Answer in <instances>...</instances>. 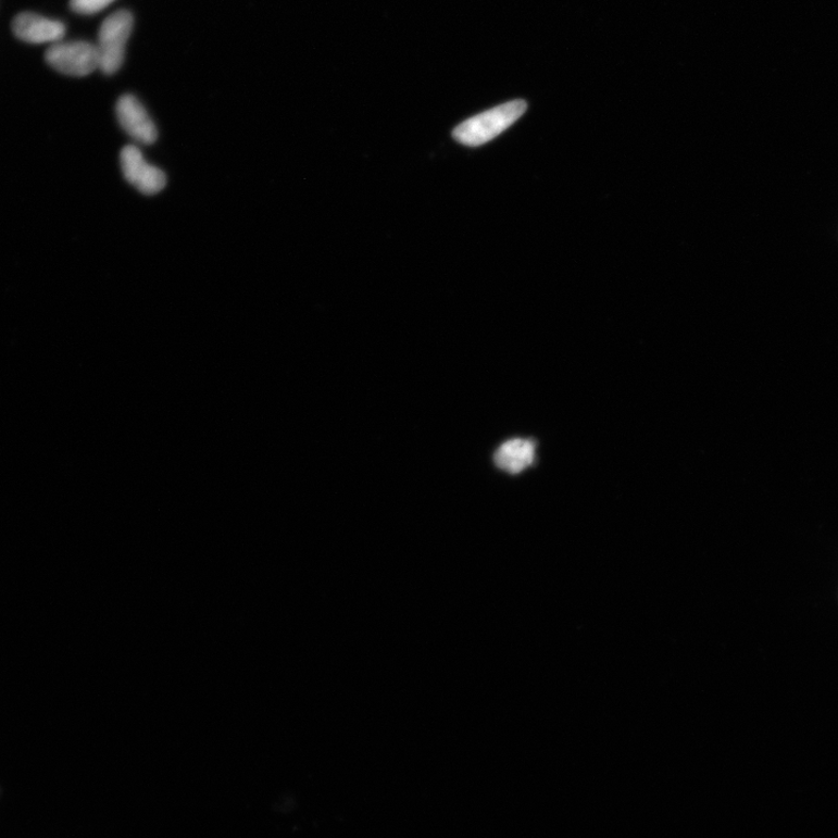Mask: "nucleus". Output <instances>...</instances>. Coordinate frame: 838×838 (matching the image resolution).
I'll return each instance as SVG.
<instances>
[{
    "mask_svg": "<svg viewBox=\"0 0 838 838\" xmlns=\"http://www.w3.org/2000/svg\"><path fill=\"white\" fill-rule=\"evenodd\" d=\"M121 167L127 183L146 196L157 195L167 185L166 174L148 163L137 145L123 148Z\"/></svg>",
    "mask_w": 838,
    "mask_h": 838,
    "instance_id": "nucleus-4",
    "label": "nucleus"
},
{
    "mask_svg": "<svg viewBox=\"0 0 838 838\" xmlns=\"http://www.w3.org/2000/svg\"><path fill=\"white\" fill-rule=\"evenodd\" d=\"M527 108V103L518 100L483 112L456 126L453 138L465 146H481L503 134L523 116Z\"/></svg>",
    "mask_w": 838,
    "mask_h": 838,
    "instance_id": "nucleus-1",
    "label": "nucleus"
},
{
    "mask_svg": "<svg viewBox=\"0 0 838 838\" xmlns=\"http://www.w3.org/2000/svg\"><path fill=\"white\" fill-rule=\"evenodd\" d=\"M116 114L120 125L130 139L145 146L157 141V125L136 96H122L116 105Z\"/></svg>",
    "mask_w": 838,
    "mask_h": 838,
    "instance_id": "nucleus-5",
    "label": "nucleus"
},
{
    "mask_svg": "<svg viewBox=\"0 0 838 838\" xmlns=\"http://www.w3.org/2000/svg\"><path fill=\"white\" fill-rule=\"evenodd\" d=\"M12 28L16 37L29 43L59 42L67 30L62 22L33 12L15 16Z\"/></svg>",
    "mask_w": 838,
    "mask_h": 838,
    "instance_id": "nucleus-7",
    "label": "nucleus"
},
{
    "mask_svg": "<svg viewBox=\"0 0 838 838\" xmlns=\"http://www.w3.org/2000/svg\"><path fill=\"white\" fill-rule=\"evenodd\" d=\"M538 441L531 437L504 440L492 454L496 467L508 475H521L537 464Z\"/></svg>",
    "mask_w": 838,
    "mask_h": 838,
    "instance_id": "nucleus-6",
    "label": "nucleus"
},
{
    "mask_svg": "<svg viewBox=\"0 0 838 838\" xmlns=\"http://www.w3.org/2000/svg\"><path fill=\"white\" fill-rule=\"evenodd\" d=\"M46 60L61 74L85 77L100 67L97 47L87 41L57 42L48 49Z\"/></svg>",
    "mask_w": 838,
    "mask_h": 838,
    "instance_id": "nucleus-3",
    "label": "nucleus"
},
{
    "mask_svg": "<svg viewBox=\"0 0 838 838\" xmlns=\"http://www.w3.org/2000/svg\"><path fill=\"white\" fill-rule=\"evenodd\" d=\"M134 22L133 13L127 10L114 12L103 22L96 47L100 60L98 70L105 75L116 74L122 68Z\"/></svg>",
    "mask_w": 838,
    "mask_h": 838,
    "instance_id": "nucleus-2",
    "label": "nucleus"
},
{
    "mask_svg": "<svg viewBox=\"0 0 838 838\" xmlns=\"http://www.w3.org/2000/svg\"><path fill=\"white\" fill-rule=\"evenodd\" d=\"M114 0H71L73 11L79 14H96L111 5Z\"/></svg>",
    "mask_w": 838,
    "mask_h": 838,
    "instance_id": "nucleus-8",
    "label": "nucleus"
}]
</instances>
